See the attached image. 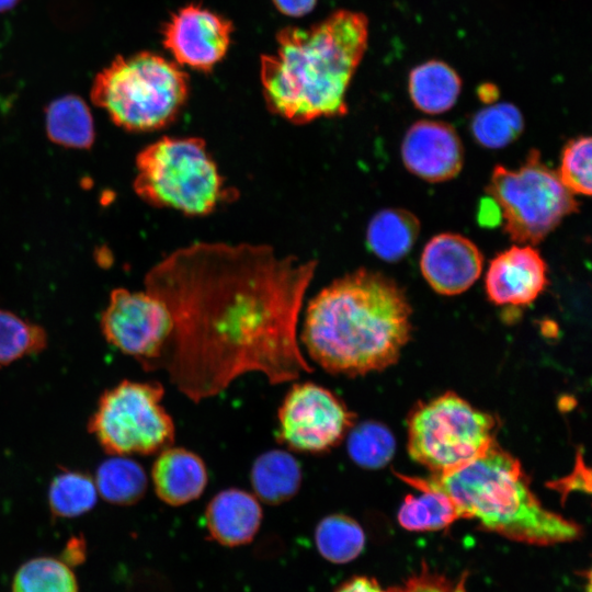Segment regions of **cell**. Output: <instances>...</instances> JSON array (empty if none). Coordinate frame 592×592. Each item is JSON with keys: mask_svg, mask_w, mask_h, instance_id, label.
I'll return each instance as SVG.
<instances>
[{"mask_svg": "<svg viewBox=\"0 0 592 592\" xmlns=\"http://www.w3.org/2000/svg\"><path fill=\"white\" fill-rule=\"evenodd\" d=\"M158 498L172 506L198 499L208 481L204 460L184 447L168 446L159 452L151 468Z\"/></svg>", "mask_w": 592, "mask_h": 592, "instance_id": "cell-17", "label": "cell"}, {"mask_svg": "<svg viewBox=\"0 0 592 592\" xmlns=\"http://www.w3.org/2000/svg\"><path fill=\"white\" fill-rule=\"evenodd\" d=\"M98 494L92 476L66 469L50 481L48 505L54 516L77 517L94 508Z\"/></svg>", "mask_w": 592, "mask_h": 592, "instance_id": "cell-25", "label": "cell"}, {"mask_svg": "<svg viewBox=\"0 0 592 592\" xmlns=\"http://www.w3.org/2000/svg\"><path fill=\"white\" fill-rule=\"evenodd\" d=\"M47 333L37 323L0 309V367L42 352Z\"/></svg>", "mask_w": 592, "mask_h": 592, "instance_id": "cell-29", "label": "cell"}, {"mask_svg": "<svg viewBox=\"0 0 592 592\" xmlns=\"http://www.w3.org/2000/svg\"><path fill=\"white\" fill-rule=\"evenodd\" d=\"M94 482L102 499L117 505L135 504L148 487L141 465L122 455H112L104 460L96 469Z\"/></svg>", "mask_w": 592, "mask_h": 592, "instance_id": "cell-22", "label": "cell"}, {"mask_svg": "<svg viewBox=\"0 0 592 592\" xmlns=\"http://www.w3.org/2000/svg\"><path fill=\"white\" fill-rule=\"evenodd\" d=\"M350 430L346 449L356 465L366 469H377L390 462L396 443L388 428L376 421H364Z\"/></svg>", "mask_w": 592, "mask_h": 592, "instance_id": "cell-28", "label": "cell"}, {"mask_svg": "<svg viewBox=\"0 0 592 592\" xmlns=\"http://www.w3.org/2000/svg\"><path fill=\"white\" fill-rule=\"evenodd\" d=\"M471 133L483 147L499 149L515 140L523 132L524 119L520 110L510 103L487 106L473 117Z\"/></svg>", "mask_w": 592, "mask_h": 592, "instance_id": "cell-27", "label": "cell"}, {"mask_svg": "<svg viewBox=\"0 0 592 592\" xmlns=\"http://www.w3.org/2000/svg\"><path fill=\"white\" fill-rule=\"evenodd\" d=\"M591 159L592 140L589 136H579L565 145L557 173L572 194H591Z\"/></svg>", "mask_w": 592, "mask_h": 592, "instance_id": "cell-30", "label": "cell"}, {"mask_svg": "<svg viewBox=\"0 0 592 592\" xmlns=\"http://www.w3.org/2000/svg\"><path fill=\"white\" fill-rule=\"evenodd\" d=\"M135 193L147 204L204 216L237 195L200 137L164 136L136 156Z\"/></svg>", "mask_w": 592, "mask_h": 592, "instance_id": "cell-6", "label": "cell"}, {"mask_svg": "<svg viewBox=\"0 0 592 592\" xmlns=\"http://www.w3.org/2000/svg\"><path fill=\"white\" fill-rule=\"evenodd\" d=\"M483 257L468 238L444 232L434 236L424 247L420 269L428 284L439 294L458 295L480 276Z\"/></svg>", "mask_w": 592, "mask_h": 592, "instance_id": "cell-14", "label": "cell"}, {"mask_svg": "<svg viewBox=\"0 0 592 592\" xmlns=\"http://www.w3.org/2000/svg\"><path fill=\"white\" fill-rule=\"evenodd\" d=\"M250 481L259 501L277 505L289 501L299 491L303 482L301 466L289 452L270 449L254 459Z\"/></svg>", "mask_w": 592, "mask_h": 592, "instance_id": "cell-18", "label": "cell"}, {"mask_svg": "<svg viewBox=\"0 0 592 592\" xmlns=\"http://www.w3.org/2000/svg\"><path fill=\"white\" fill-rule=\"evenodd\" d=\"M420 232V221L410 212L387 208L376 213L366 231L368 249L386 262H398L412 249Z\"/></svg>", "mask_w": 592, "mask_h": 592, "instance_id": "cell-20", "label": "cell"}, {"mask_svg": "<svg viewBox=\"0 0 592 592\" xmlns=\"http://www.w3.org/2000/svg\"><path fill=\"white\" fill-rule=\"evenodd\" d=\"M12 592H78L75 573L62 560L37 557L24 562L14 574Z\"/></svg>", "mask_w": 592, "mask_h": 592, "instance_id": "cell-26", "label": "cell"}, {"mask_svg": "<svg viewBox=\"0 0 592 592\" xmlns=\"http://www.w3.org/2000/svg\"><path fill=\"white\" fill-rule=\"evenodd\" d=\"M355 414L328 388L314 382L294 384L277 410V441L289 449L323 453L335 447L354 425Z\"/></svg>", "mask_w": 592, "mask_h": 592, "instance_id": "cell-11", "label": "cell"}, {"mask_svg": "<svg viewBox=\"0 0 592 592\" xmlns=\"http://www.w3.org/2000/svg\"><path fill=\"white\" fill-rule=\"evenodd\" d=\"M157 382L123 380L104 391L88 430L110 455H149L171 446L175 426Z\"/></svg>", "mask_w": 592, "mask_h": 592, "instance_id": "cell-9", "label": "cell"}, {"mask_svg": "<svg viewBox=\"0 0 592 592\" xmlns=\"http://www.w3.org/2000/svg\"><path fill=\"white\" fill-rule=\"evenodd\" d=\"M45 129L50 141L70 149H90L95 139L92 113L88 104L73 94L49 103L45 111Z\"/></svg>", "mask_w": 592, "mask_h": 592, "instance_id": "cell-21", "label": "cell"}, {"mask_svg": "<svg viewBox=\"0 0 592 592\" xmlns=\"http://www.w3.org/2000/svg\"><path fill=\"white\" fill-rule=\"evenodd\" d=\"M408 496L398 512L399 524L408 531H439L460 519L452 499L435 489Z\"/></svg>", "mask_w": 592, "mask_h": 592, "instance_id": "cell-24", "label": "cell"}, {"mask_svg": "<svg viewBox=\"0 0 592 592\" xmlns=\"http://www.w3.org/2000/svg\"><path fill=\"white\" fill-rule=\"evenodd\" d=\"M20 0H0V12L12 9Z\"/></svg>", "mask_w": 592, "mask_h": 592, "instance_id": "cell-35", "label": "cell"}, {"mask_svg": "<svg viewBox=\"0 0 592 592\" xmlns=\"http://www.w3.org/2000/svg\"><path fill=\"white\" fill-rule=\"evenodd\" d=\"M487 193L497 204L511 240L534 246L578 210L573 194L536 149L517 169L496 166Z\"/></svg>", "mask_w": 592, "mask_h": 592, "instance_id": "cell-7", "label": "cell"}, {"mask_svg": "<svg viewBox=\"0 0 592 592\" xmlns=\"http://www.w3.org/2000/svg\"><path fill=\"white\" fill-rule=\"evenodd\" d=\"M548 284L547 265L532 246H513L496 255L489 264L485 286L496 305H528Z\"/></svg>", "mask_w": 592, "mask_h": 592, "instance_id": "cell-15", "label": "cell"}, {"mask_svg": "<svg viewBox=\"0 0 592 592\" xmlns=\"http://www.w3.org/2000/svg\"><path fill=\"white\" fill-rule=\"evenodd\" d=\"M406 168L428 182L455 178L464 163V147L447 123L422 119L412 124L401 144Z\"/></svg>", "mask_w": 592, "mask_h": 592, "instance_id": "cell-13", "label": "cell"}, {"mask_svg": "<svg viewBox=\"0 0 592 592\" xmlns=\"http://www.w3.org/2000/svg\"><path fill=\"white\" fill-rule=\"evenodd\" d=\"M315 260L266 244L194 242L146 274L173 333L160 366L193 402L217 396L247 373L277 385L312 372L297 338Z\"/></svg>", "mask_w": 592, "mask_h": 592, "instance_id": "cell-1", "label": "cell"}, {"mask_svg": "<svg viewBox=\"0 0 592 592\" xmlns=\"http://www.w3.org/2000/svg\"><path fill=\"white\" fill-rule=\"evenodd\" d=\"M497 89L494 87H489V84H486L485 87L479 88V95L480 99H482L485 102L489 103L491 102L489 96H491V100L493 101L497 98V93H490L496 91Z\"/></svg>", "mask_w": 592, "mask_h": 592, "instance_id": "cell-34", "label": "cell"}, {"mask_svg": "<svg viewBox=\"0 0 592 592\" xmlns=\"http://www.w3.org/2000/svg\"><path fill=\"white\" fill-rule=\"evenodd\" d=\"M208 535L216 543L237 547L250 543L260 530L263 511L257 497L243 489L216 493L205 510Z\"/></svg>", "mask_w": 592, "mask_h": 592, "instance_id": "cell-16", "label": "cell"}, {"mask_svg": "<svg viewBox=\"0 0 592 592\" xmlns=\"http://www.w3.org/2000/svg\"><path fill=\"white\" fill-rule=\"evenodd\" d=\"M411 334V306L388 276L348 273L308 303L300 341L326 372L358 376L397 362Z\"/></svg>", "mask_w": 592, "mask_h": 592, "instance_id": "cell-2", "label": "cell"}, {"mask_svg": "<svg viewBox=\"0 0 592 592\" xmlns=\"http://www.w3.org/2000/svg\"><path fill=\"white\" fill-rule=\"evenodd\" d=\"M106 341L148 369L160 366L173 333L167 305L153 294L115 288L101 315Z\"/></svg>", "mask_w": 592, "mask_h": 592, "instance_id": "cell-10", "label": "cell"}, {"mask_svg": "<svg viewBox=\"0 0 592 592\" xmlns=\"http://www.w3.org/2000/svg\"><path fill=\"white\" fill-rule=\"evenodd\" d=\"M369 24L362 12L338 10L308 27L287 26L262 55L260 81L270 112L294 124L348 113L346 92L365 55Z\"/></svg>", "mask_w": 592, "mask_h": 592, "instance_id": "cell-3", "label": "cell"}, {"mask_svg": "<svg viewBox=\"0 0 592 592\" xmlns=\"http://www.w3.org/2000/svg\"><path fill=\"white\" fill-rule=\"evenodd\" d=\"M234 25L200 4L180 8L164 24L163 45L179 66L209 72L226 56Z\"/></svg>", "mask_w": 592, "mask_h": 592, "instance_id": "cell-12", "label": "cell"}, {"mask_svg": "<svg viewBox=\"0 0 592 592\" xmlns=\"http://www.w3.org/2000/svg\"><path fill=\"white\" fill-rule=\"evenodd\" d=\"M392 592H466L465 578L453 582L446 577L432 572L423 563L419 573L410 577L402 585L391 588Z\"/></svg>", "mask_w": 592, "mask_h": 592, "instance_id": "cell-31", "label": "cell"}, {"mask_svg": "<svg viewBox=\"0 0 592 592\" xmlns=\"http://www.w3.org/2000/svg\"><path fill=\"white\" fill-rule=\"evenodd\" d=\"M334 592H392V590H384L374 578L360 576L345 581Z\"/></svg>", "mask_w": 592, "mask_h": 592, "instance_id": "cell-32", "label": "cell"}, {"mask_svg": "<svg viewBox=\"0 0 592 592\" xmlns=\"http://www.w3.org/2000/svg\"><path fill=\"white\" fill-rule=\"evenodd\" d=\"M408 91L417 109L428 114H441L457 102L462 79L448 64L432 59L410 71Z\"/></svg>", "mask_w": 592, "mask_h": 592, "instance_id": "cell-19", "label": "cell"}, {"mask_svg": "<svg viewBox=\"0 0 592 592\" xmlns=\"http://www.w3.org/2000/svg\"><path fill=\"white\" fill-rule=\"evenodd\" d=\"M272 2L284 15L299 18L309 13L317 0H272Z\"/></svg>", "mask_w": 592, "mask_h": 592, "instance_id": "cell-33", "label": "cell"}, {"mask_svg": "<svg viewBox=\"0 0 592 592\" xmlns=\"http://www.w3.org/2000/svg\"><path fill=\"white\" fill-rule=\"evenodd\" d=\"M319 554L333 563H346L360 556L365 546L362 526L351 516L334 513L321 519L315 528Z\"/></svg>", "mask_w": 592, "mask_h": 592, "instance_id": "cell-23", "label": "cell"}, {"mask_svg": "<svg viewBox=\"0 0 592 592\" xmlns=\"http://www.w3.org/2000/svg\"><path fill=\"white\" fill-rule=\"evenodd\" d=\"M400 477L419 490L444 492L460 519H475L487 531L512 540L554 545L582 534L580 525L543 506L520 462L497 443L482 456L452 471L429 478Z\"/></svg>", "mask_w": 592, "mask_h": 592, "instance_id": "cell-4", "label": "cell"}, {"mask_svg": "<svg viewBox=\"0 0 592 592\" xmlns=\"http://www.w3.org/2000/svg\"><path fill=\"white\" fill-rule=\"evenodd\" d=\"M189 77L179 65L141 52L117 57L94 79L92 102L129 132H151L172 123L189 98Z\"/></svg>", "mask_w": 592, "mask_h": 592, "instance_id": "cell-5", "label": "cell"}, {"mask_svg": "<svg viewBox=\"0 0 592 592\" xmlns=\"http://www.w3.org/2000/svg\"><path fill=\"white\" fill-rule=\"evenodd\" d=\"M496 420L454 392L419 405L408 421V452L434 474L482 456L494 441Z\"/></svg>", "mask_w": 592, "mask_h": 592, "instance_id": "cell-8", "label": "cell"}]
</instances>
